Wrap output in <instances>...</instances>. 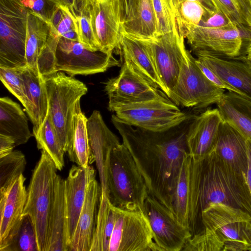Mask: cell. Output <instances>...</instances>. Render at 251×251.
I'll return each instance as SVG.
<instances>
[{
  "instance_id": "obj_42",
  "label": "cell",
  "mask_w": 251,
  "mask_h": 251,
  "mask_svg": "<svg viewBox=\"0 0 251 251\" xmlns=\"http://www.w3.org/2000/svg\"><path fill=\"white\" fill-rule=\"evenodd\" d=\"M74 22L78 42L89 50H100L92 28L89 10L80 9Z\"/></svg>"
},
{
  "instance_id": "obj_34",
  "label": "cell",
  "mask_w": 251,
  "mask_h": 251,
  "mask_svg": "<svg viewBox=\"0 0 251 251\" xmlns=\"http://www.w3.org/2000/svg\"><path fill=\"white\" fill-rule=\"evenodd\" d=\"M87 120L81 110L78 100L76 102L74 114L72 149L69 158L71 161L83 168L91 164Z\"/></svg>"
},
{
  "instance_id": "obj_48",
  "label": "cell",
  "mask_w": 251,
  "mask_h": 251,
  "mask_svg": "<svg viewBox=\"0 0 251 251\" xmlns=\"http://www.w3.org/2000/svg\"><path fill=\"white\" fill-rule=\"evenodd\" d=\"M137 0H119L122 24L132 18Z\"/></svg>"
},
{
  "instance_id": "obj_14",
  "label": "cell",
  "mask_w": 251,
  "mask_h": 251,
  "mask_svg": "<svg viewBox=\"0 0 251 251\" xmlns=\"http://www.w3.org/2000/svg\"><path fill=\"white\" fill-rule=\"evenodd\" d=\"M105 84L109 99L108 109L112 112L124 105L167 96L135 74L125 62L119 74Z\"/></svg>"
},
{
  "instance_id": "obj_28",
  "label": "cell",
  "mask_w": 251,
  "mask_h": 251,
  "mask_svg": "<svg viewBox=\"0 0 251 251\" xmlns=\"http://www.w3.org/2000/svg\"><path fill=\"white\" fill-rule=\"evenodd\" d=\"M0 134L12 137L16 146L25 144L32 136L20 105L8 97L0 99Z\"/></svg>"
},
{
  "instance_id": "obj_21",
  "label": "cell",
  "mask_w": 251,
  "mask_h": 251,
  "mask_svg": "<svg viewBox=\"0 0 251 251\" xmlns=\"http://www.w3.org/2000/svg\"><path fill=\"white\" fill-rule=\"evenodd\" d=\"M197 59L224 82L251 99V66L247 62L218 57L201 51L194 52Z\"/></svg>"
},
{
  "instance_id": "obj_27",
  "label": "cell",
  "mask_w": 251,
  "mask_h": 251,
  "mask_svg": "<svg viewBox=\"0 0 251 251\" xmlns=\"http://www.w3.org/2000/svg\"><path fill=\"white\" fill-rule=\"evenodd\" d=\"M217 105L223 120L251 140V99L229 91Z\"/></svg>"
},
{
  "instance_id": "obj_5",
  "label": "cell",
  "mask_w": 251,
  "mask_h": 251,
  "mask_svg": "<svg viewBox=\"0 0 251 251\" xmlns=\"http://www.w3.org/2000/svg\"><path fill=\"white\" fill-rule=\"evenodd\" d=\"M57 168L49 155L41 150L27 190L23 217L30 218L37 237L38 251H47L49 222L52 205Z\"/></svg>"
},
{
  "instance_id": "obj_49",
  "label": "cell",
  "mask_w": 251,
  "mask_h": 251,
  "mask_svg": "<svg viewBox=\"0 0 251 251\" xmlns=\"http://www.w3.org/2000/svg\"><path fill=\"white\" fill-rule=\"evenodd\" d=\"M15 146L16 145L12 137L0 134V157L12 152Z\"/></svg>"
},
{
  "instance_id": "obj_36",
  "label": "cell",
  "mask_w": 251,
  "mask_h": 251,
  "mask_svg": "<svg viewBox=\"0 0 251 251\" xmlns=\"http://www.w3.org/2000/svg\"><path fill=\"white\" fill-rule=\"evenodd\" d=\"M38 149L44 151L54 163L57 170L64 166L63 150L48 112L47 116L38 131L33 133Z\"/></svg>"
},
{
  "instance_id": "obj_37",
  "label": "cell",
  "mask_w": 251,
  "mask_h": 251,
  "mask_svg": "<svg viewBox=\"0 0 251 251\" xmlns=\"http://www.w3.org/2000/svg\"><path fill=\"white\" fill-rule=\"evenodd\" d=\"M26 161L20 151H13L0 157V191L5 190L25 170Z\"/></svg>"
},
{
  "instance_id": "obj_50",
  "label": "cell",
  "mask_w": 251,
  "mask_h": 251,
  "mask_svg": "<svg viewBox=\"0 0 251 251\" xmlns=\"http://www.w3.org/2000/svg\"><path fill=\"white\" fill-rule=\"evenodd\" d=\"M58 7L69 10L74 18V21L79 11V5L78 0H52Z\"/></svg>"
},
{
  "instance_id": "obj_26",
  "label": "cell",
  "mask_w": 251,
  "mask_h": 251,
  "mask_svg": "<svg viewBox=\"0 0 251 251\" xmlns=\"http://www.w3.org/2000/svg\"><path fill=\"white\" fill-rule=\"evenodd\" d=\"M65 180L57 175L50 213L47 251H68L66 242Z\"/></svg>"
},
{
  "instance_id": "obj_16",
  "label": "cell",
  "mask_w": 251,
  "mask_h": 251,
  "mask_svg": "<svg viewBox=\"0 0 251 251\" xmlns=\"http://www.w3.org/2000/svg\"><path fill=\"white\" fill-rule=\"evenodd\" d=\"M25 180L21 174L5 190L0 191V251H7L22 225L27 198Z\"/></svg>"
},
{
  "instance_id": "obj_32",
  "label": "cell",
  "mask_w": 251,
  "mask_h": 251,
  "mask_svg": "<svg viewBox=\"0 0 251 251\" xmlns=\"http://www.w3.org/2000/svg\"><path fill=\"white\" fill-rule=\"evenodd\" d=\"M216 9L235 25L241 33L242 50L251 44V0H211Z\"/></svg>"
},
{
  "instance_id": "obj_45",
  "label": "cell",
  "mask_w": 251,
  "mask_h": 251,
  "mask_svg": "<svg viewBox=\"0 0 251 251\" xmlns=\"http://www.w3.org/2000/svg\"><path fill=\"white\" fill-rule=\"evenodd\" d=\"M29 13L35 14L47 23L50 22L58 9L52 0H21Z\"/></svg>"
},
{
  "instance_id": "obj_41",
  "label": "cell",
  "mask_w": 251,
  "mask_h": 251,
  "mask_svg": "<svg viewBox=\"0 0 251 251\" xmlns=\"http://www.w3.org/2000/svg\"><path fill=\"white\" fill-rule=\"evenodd\" d=\"M47 23L50 29L59 37L78 41L74 18L69 10L59 7L50 22Z\"/></svg>"
},
{
  "instance_id": "obj_15",
  "label": "cell",
  "mask_w": 251,
  "mask_h": 251,
  "mask_svg": "<svg viewBox=\"0 0 251 251\" xmlns=\"http://www.w3.org/2000/svg\"><path fill=\"white\" fill-rule=\"evenodd\" d=\"M186 38L193 52L201 51L218 57L244 61L242 36L236 26L211 28L198 25Z\"/></svg>"
},
{
  "instance_id": "obj_13",
  "label": "cell",
  "mask_w": 251,
  "mask_h": 251,
  "mask_svg": "<svg viewBox=\"0 0 251 251\" xmlns=\"http://www.w3.org/2000/svg\"><path fill=\"white\" fill-rule=\"evenodd\" d=\"M184 38L177 29L146 41L158 75L169 98L175 86L187 51Z\"/></svg>"
},
{
  "instance_id": "obj_17",
  "label": "cell",
  "mask_w": 251,
  "mask_h": 251,
  "mask_svg": "<svg viewBox=\"0 0 251 251\" xmlns=\"http://www.w3.org/2000/svg\"><path fill=\"white\" fill-rule=\"evenodd\" d=\"M89 12L100 50L112 53L122 33L119 0H93Z\"/></svg>"
},
{
  "instance_id": "obj_19",
  "label": "cell",
  "mask_w": 251,
  "mask_h": 251,
  "mask_svg": "<svg viewBox=\"0 0 251 251\" xmlns=\"http://www.w3.org/2000/svg\"><path fill=\"white\" fill-rule=\"evenodd\" d=\"M91 164L96 162L101 191L107 195V168L112 150L121 144L119 138L108 127L100 113L94 110L87 120Z\"/></svg>"
},
{
  "instance_id": "obj_38",
  "label": "cell",
  "mask_w": 251,
  "mask_h": 251,
  "mask_svg": "<svg viewBox=\"0 0 251 251\" xmlns=\"http://www.w3.org/2000/svg\"><path fill=\"white\" fill-rule=\"evenodd\" d=\"M151 1L156 19L157 36L177 28L173 0Z\"/></svg>"
},
{
  "instance_id": "obj_52",
  "label": "cell",
  "mask_w": 251,
  "mask_h": 251,
  "mask_svg": "<svg viewBox=\"0 0 251 251\" xmlns=\"http://www.w3.org/2000/svg\"><path fill=\"white\" fill-rule=\"evenodd\" d=\"M93 0H78L80 9L89 10Z\"/></svg>"
},
{
  "instance_id": "obj_10",
  "label": "cell",
  "mask_w": 251,
  "mask_h": 251,
  "mask_svg": "<svg viewBox=\"0 0 251 251\" xmlns=\"http://www.w3.org/2000/svg\"><path fill=\"white\" fill-rule=\"evenodd\" d=\"M114 209L115 221L108 251H158L142 210L115 206Z\"/></svg>"
},
{
  "instance_id": "obj_6",
  "label": "cell",
  "mask_w": 251,
  "mask_h": 251,
  "mask_svg": "<svg viewBox=\"0 0 251 251\" xmlns=\"http://www.w3.org/2000/svg\"><path fill=\"white\" fill-rule=\"evenodd\" d=\"M28 11L21 0H0V67L25 68Z\"/></svg>"
},
{
  "instance_id": "obj_25",
  "label": "cell",
  "mask_w": 251,
  "mask_h": 251,
  "mask_svg": "<svg viewBox=\"0 0 251 251\" xmlns=\"http://www.w3.org/2000/svg\"><path fill=\"white\" fill-rule=\"evenodd\" d=\"M26 95V112L36 133L45 121L48 112V100L44 76L27 66L22 72Z\"/></svg>"
},
{
  "instance_id": "obj_35",
  "label": "cell",
  "mask_w": 251,
  "mask_h": 251,
  "mask_svg": "<svg viewBox=\"0 0 251 251\" xmlns=\"http://www.w3.org/2000/svg\"><path fill=\"white\" fill-rule=\"evenodd\" d=\"M192 157L184 159L178 175L173 198V211L178 220L188 228L189 177Z\"/></svg>"
},
{
  "instance_id": "obj_3",
  "label": "cell",
  "mask_w": 251,
  "mask_h": 251,
  "mask_svg": "<svg viewBox=\"0 0 251 251\" xmlns=\"http://www.w3.org/2000/svg\"><path fill=\"white\" fill-rule=\"evenodd\" d=\"M107 186V196L114 206L143 211L148 189L132 154L123 143L110 154Z\"/></svg>"
},
{
  "instance_id": "obj_8",
  "label": "cell",
  "mask_w": 251,
  "mask_h": 251,
  "mask_svg": "<svg viewBox=\"0 0 251 251\" xmlns=\"http://www.w3.org/2000/svg\"><path fill=\"white\" fill-rule=\"evenodd\" d=\"M204 229L213 230L224 243L223 251H251V215L222 203L209 205L202 213Z\"/></svg>"
},
{
  "instance_id": "obj_44",
  "label": "cell",
  "mask_w": 251,
  "mask_h": 251,
  "mask_svg": "<svg viewBox=\"0 0 251 251\" xmlns=\"http://www.w3.org/2000/svg\"><path fill=\"white\" fill-rule=\"evenodd\" d=\"M60 38L50 29V34L46 47L38 60L39 71L43 76L55 73V52Z\"/></svg>"
},
{
  "instance_id": "obj_40",
  "label": "cell",
  "mask_w": 251,
  "mask_h": 251,
  "mask_svg": "<svg viewBox=\"0 0 251 251\" xmlns=\"http://www.w3.org/2000/svg\"><path fill=\"white\" fill-rule=\"evenodd\" d=\"M224 243L211 229L205 228L192 236L185 243L183 251H223Z\"/></svg>"
},
{
  "instance_id": "obj_2",
  "label": "cell",
  "mask_w": 251,
  "mask_h": 251,
  "mask_svg": "<svg viewBox=\"0 0 251 251\" xmlns=\"http://www.w3.org/2000/svg\"><path fill=\"white\" fill-rule=\"evenodd\" d=\"M222 203L251 215V193L247 176L235 170L213 151L206 157H192L189 177L188 228L192 236L204 230L202 212Z\"/></svg>"
},
{
  "instance_id": "obj_39",
  "label": "cell",
  "mask_w": 251,
  "mask_h": 251,
  "mask_svg": "<svg viewBox=\"0 0 251 251\" xmlns=\"http://www.w3.org/2000/svg\"><path fill=\"white\" fill-rule=\"evenodd\" d=\"M24 68L0 67V79L9 91L25 107L26 103V95L22 75Z\"/></svg>"
},
{
  "instance_id": "obj_20",
  "label": "cell",
  "mask_w": 251,
  "mask_h": 251,
  "mask_svg": "<svg viewBox=\"0 0 251 251\" xmlns=\"http://www.w3.org/2000/svg\"><path fill=\"white\" fill-rule=\"evenodd\" d=\"M222 121L218 108L207 109L195 116L186 138L189 153L192 158L203 159L214 151Z\"/></svg>"
},
{
  "instance_id": "obj_29",
  "label": "cell",
  "mask_w": 251,
  "mask_h": 251,
  "mask_svg": "<svg viewBox=\"0 0 251 251\" xmlns=\"http://www.w3.org/2000/svg\"><path fill=\"white\" fill-rule=\"evenodd\" d=\"M173 2L177 31L184 38L201 21L217 11L211 0H173Z\"/></svg>"
},
{
  "instance_id": "obj_51",
  "label": "cell",
  "mask_w": 251,
  "mask_h": 251,
  "mask_svg": "<svg viewBox=\"0 0 251 251\" xmlns=\"http://www.w3.org/2000/svg\"><path fill=\"white\" fill-rule=\"evenodd\" d=\"M247 141L249 158V168L247 175V180L251 193V140L247 139Z\"/></svg>"
},
{
  "instance_id": "obj_12",
  "label": "cell",
  "mask_w": 251,
  "mask_h": 251,
  "mask_svg": "<svg viewBox=\"0 0 251 251\" xmlns=\"http://www.w3.org/2000/svg\"><path fill=\"white\" fill-rule=\"evenodd\" d=\"M143 212L149 221L158 251H182L192 236L189 228L174 213L152 196L149 195L146 199Z\"/></svg>"
},
{
  "instance_id": "obj_31",
  "label": "cell",
  "mask_w": 251,
  "mask_h": 251,
  "mask_svg": "<svg viewBox=\"0 0 251 251\" xmlns=\"http://www.w3.org/2000/svg\"><path fill=\"white\" fill-rule=\"evenodd\" d=\"M50 34L49 24L40 17L28 13L25 39L26 66L40 73L38 60L46 47Z\"/></svg>"
},
{
  "instance_id": "obj_30",
  "label": "cell",
  "mask_w": 251,
  "mask_h": 251,
  "mask_svg": "<svg viewBox=\"0 0 251 251\" xmlns=\"http://www.w3.org/2000/svg\"><path fill=\"white\" fill-rule=\"evenodd\" d=\"M122 32L149 41L157 36V23L151 0H137L133 16L122 24Z\"/></svg>"
},
{
  "instance_id": "obj_1",
  "label": "cell",
  "mask_w": 251,
  "mask_h": 251,
  "mask_svg": "<svg viewBox=\"0 0 251 251\" xmlns=\"http://www.w3.org/2000/svg\"><path fill=\"white\" fill-rule=\"evenodd\" d=\"M190 116L169 129L152 131L134 127L119 120L111 121L122 143L132 154L142 174L149 194L173 212V198L184 159L189 154L187 134L194 118Z\"/></svg>"
},
{
  "instance_id": "obj_53",
  "label": "cell",
  "mask_w": 251,
  "mask_h": 251,
  "mask_svg": "<svg viewBox=\"0 0 251 251\" xmlns=\"http://www.w3.org/2000/svg\"><path fill=\"white\" fill-rule=\"evenodd\" d=\"M247 62L251 66V44L249 46L247 51Z\"/></svg>"
},
{
  "instance_id": "obj_43",
  "label": "cell",
  "mask_w": 251,
  "mask_h": 251,
  "mask_svg": "<svg viewBox=\"0 0 251 251\" xmlns=\"http://www.w3.org/2000/svg\"><path fill=\"white\" fill-rule=\"evenodd\" d=\"M7 251H38L36 232L29 216L23 217L18 234Z\"/></svg>"
},
{
  "instance_id": "obj_9",
  "label": "cell",
  "mask_w": 251,
  "mask_h": 251,
  "mask_svg": "<svg viewBox=\"0 0 251 251\" xmlns=\"http://www.w3.org/2000/svg\"><path fill=\"white\" fill-rule=\"evenodd\" d=\"M114 112L116 118L125 124L152 131L169 129L191 114L181 111L167 96L124 105Z\"/></svg>"
},
{
  "instance_id": "obj_4",
  "label": "cell",
  "mask_w": 251,
  "mask_h": 251,
  "mask_svg": "<svg viewBox=\"0 0 251 251\" xmlns=\"http://www.w3.org/2000/svg\"><path fill=\"white\" fill-rule=\"evenodd\" d=\"M48 100V113L59 141L68 156L72 149L73 118L77 100L88 91L86 85L64 72L44 76Z\"/></svg>"
},
{
  "instance_id": "obj_24",
  "label": "cell",
  "mask_w": 251,
  "mask_h": 251,
  "mask_svg": "<svg viewBox=\"0 0 251 251\" xmlns=\"http://www.w3.org/2000/svg\"><path fill=\"white\" fill-rule=\"evenodd\" d=\"M101 189L94 178L89 184L84 203L68 251H90L94 236Z\"/></svg>"
},
{
  "instance_id": "obj_47",
  "label": "cell",
  "mask_w": 251,
  "mask_h": 251,
  "mask_svg": "<svg viewBox=\"0 0 251 251\" xmlns=\"http://www.w3.org/2000/svg\"><path fill=\"white\" fill-rule=\"evenodd\" d=\"M196 62L206 77L217 86L224 89H226L229 92H233L241 95V93L237 90L224 82L213 71L197 59H196Z\"/></svg>"
},
{
  "instance_id": "obj_46",
  "label": "cell",
  "mask_w": 251,
  "mask_h": 251,
  "mask_svg": "<svg viewBox=\"0 0 251 251\" xmlns=\"http://www.w3.org/2000/svg\"><path fill=\"white\" fill-rule=\"evenodd\" d=\"M198 25L211 28H229L236 26L218 10L207 19L201 21Z\"/></svg>"
},
{
  "instance_id": "obj_11",
  "label": "cell",
  "mask_w": 251,
  "mask_h": 251,
  "mask_svg": "<svg viewBox=\"0 0 251 251\" xmlns=\"http://www.w3.org/2000/svg\"><path fill=\"white\" fill-rule=\"evenodd\" d=\"M120 62L112 53L91 51L77 41L61 37L55 52L54 72L62 71L71 76L103 73L119 66Z\"/></svg>"
},
{
  "instance_id": "obj_23",
  "label": "cell",
  "mask_w": 251,
  "mask_h": 251,
  "mask_svg": "<svg viewBox=\"0 0 251 251\" xmlns=\"http://www.w3.org/2000/svg\"><path fill=\"white\" fill-rule=\"evenodd\" d=\"M213 151L235 170L247 176V139L232 125L223 120Z\"/></svg>"
},
{
  "instance_id": "obj_18",
  "label": "cell",
  "mask_w": 251,
  "mask_h": 251,
  "mask_svg": "<svg viewBox=\"0 0 251 251\" xmlns=\"http://www.w3.org/2000/svg\"><path fill=\"white\" fill-rule=\"evenodd\" d=\"M95 177L96 171L92 166L83 168L73 165L65 180L66 242L68 251L84 203L88 186Z\"/></svg>"
},
{
  "instance_id": "obj_22",
  "label": "cell",
  "mask_w": 251,
  "mask_h": 251,
  "mask_svg": "<svg viewBox=\"0 0 251 251\" xmlns=\"http://www.w3.org/2000/svg\"><path fill=\"white\" fill-rule=\"evenodd\" d=\"M118 48L122 51L124 62L130 69L165 94L164 87L158 75L146 40L133 37L122 32Z\"/></svg>"
},
{
  "instance_id": "obj_7",
  "label": "cell",
  "mask_w": 251,
  "mask_h": 251,
  "mask_svg": "<svg viewBox=\"0 0 251 251\" xmlns=\"http://www.w3.org/2000/svg\"><path fill=\"white\" fill-rule=\"evenodd\" d=\"M225 92L206 77L187 50L169 98L178 106L201 109L217 104Z\"/></svg>"
},
{
  "instance_id": "obj_33",
  "label": "cell",
  "mask_w": 251,
  "mask_h": 251,
  "mask_svg": "<svg viewBox=\"0 0 251 251\" xmlns=\"http://www.w3.org/2000/svg\"><path fill=\"white\" fill-rule=\"evenodd\" d=\"M115 221L114 206L101 192L95 230L90 251H108Z\"/></svg>"
}]
</instances>
